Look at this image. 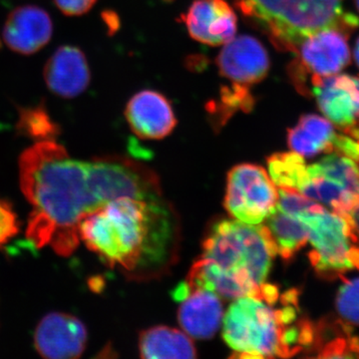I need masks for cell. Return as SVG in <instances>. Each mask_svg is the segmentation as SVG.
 Masks as SVG:
<instances>
[{"instance_id":"cell-23","label":"cell","mask_w":359,"mask_h":359,"mask_svg":"<svg viewBox=\"0 0 359 359\" xmlns=\"http://www.w3.org/2000/svg\"><path fill=\"white\" fill-rule=\"evenodd\" d=\"M16 128L20 134L39 142L54 140L59 133L57 124L43 106L20 109Z\"/></svg>"},{"instance_id":"cell-26","label":"cell","mask_w":359,"mask_h":359,"mask_svg":"<svg viewBox=\"0 0 359 359\" xmlns=\"http://www.w3.org/2000/svg\"><path fill=\"white\" fill-rule=\"evenodd\" d=\"M18 231V216L8 203L0 199V248L15 237Z\"/></svg>"},{"instance_id":"cell-13","label":"cell","mask_w":359,"mask_h":359,"mask_svg":"<svg viewBox=\"0 0 359 359\" xmlns=\"http://www.w3.org/2000/svg\"><path fill=\"white\" fill-rule=\"evenodd\" d=\"M193 39L219 46L235 39L237 15L226 0H194L182 16Z\"/></svg>"},{"instance_id":"cell-2","label":"cell","mask_w":359,"mask_h":359,"mask_svg":"<svg viewBox=\"0 0 359 359\" xmlns=\"http://www.w3.org/2000/svg\"><path fill=\"white\" fill-rule=\"evenodd\" d=\"M177 226L176 216L163 199L120 198L87 216L79 237L110 268L146 276L173 259Z\"/></svg>"},{"instance_id":"cell-4","label":"cell","mask_w":359,"mask_h":359,"mask_svg":"<svg viewBox=\"0 0 359 359\" xmlns=\"http://www.w3.org/2000/svg\"><path fill=\"white\" fill-rule=\"evenodd\" d=\"M273 306L252 297L233 299L223 320L224 340L233 358H290L311 344L313 330L308 323L290 327L297 320L295 309Z\"/></svg>"},{"instance_id":"cell-20","label":"cell","mask_w":359,"mask_h":359,"mask_svg":"<svg viewBox=\"0 0 359 359\" xmlns=\"http://www.w3.org/2000/svg\"><path fill=\"white\" fill-rule=\"evenodd\" d=\"M263 224L268 228L278 248V254L283 259H290L309 240L308 224L301 219L280 211L278 207Z\"/></svg>"},{"instance_id":"cell-19","label":"cell","mask_w":359,"mask_h":359,"mask_svg":"<svg viewBox=\"0 0 359 359\" xmlns=\"http://www.w3.org/2000/svg\"><path fill=\"white\" fill-rule=\"evenodd\" d=\"M141 356L148 359L196 358L197 351L186 332L176 328L155 327L141 332Z\"/></svg>"},{"instance_id":"cell-12","label":"cell","mask_w":359,"mask_h":359,"mask_svg":"<svg viewBox=\"0 0 359 359\" xmlns=\"http://www.w3.org/2000/svg\"><path fill=\"white\" fill-rule=\"evenodd\" d=\"M216 62L222 76L249 87L263 81L271 66L264 45L250 35H241L224 44Z\"/></svg>"},{"instance_id":"cell-15","label":"cell","mask_w":359,"mask_h":359,"mask_svg":"<svg viewBox=\"0 0 359 359\" xmlns=\"http://www.w3.org/2000/svg\"><path fill=\"white\" fill-rule=\"evenodd\" d=\"M53 25L49 14L34 6L14 9L4 27V40L16 53L32 55L50 41Z\"/></svg>"},{"instance_id":"cell-6","label":"cell","mask_w":359,"mask_h":359,"mask_svg":"<svg viewBox=\"0 0 359 359\" xmlns=\"http://www.w3.org/2000/svg\"><path fill=\"white\" fill-rule=\"evenodd\" d=\"M92 190L101 207L120 199H163L157 175L135 161L104 157L89 162Z\"/></svg>"},{"instance_id":"cell-7","label":"cell","mask_w":359,"mask_h":359,"mask_svg":"<svg viewBox=\"0 0 359 359\" xmlns=\"http://www.w3.org/2000/svg\"><path fill=\"white\" fill-rule=\"evenodd\" d=\"M278 189L259 165L241 164L229 172L224 208L248 224H261L278 207Z\"/></svg>"},{"instance_id":"cell-16","label":"cell","mask_w":359,"mask_h":359,"mask_svg":"<svg viewBox=\"0 0 359 359\" xmlns=\"http://www.w3.org/2000/svg\"><path fill=\"white\" fill-rule=\"evenodd\" d=\"M44 80L52 93L63 98H74L83 93L91 80L83 52L76 47H60L45 65Z\"/></svg>"},{"instance_id":"cell-8","label":"cell","mask_w":359,"mask_h":359,"mask_svg":"<svg viewBox=\"0 0 359 359\" xmlns=\"http://www.w3.org/2000/svg\"><path fill=\"white\" fill-rule=\"evenodd\" d=\"M290 63L289 74L295 88L302 95H309V82L314 77L339 74L351 63V50L346 33L325 29L304 40Z\"/></svg>"},{"instance_id":"cell-25","label":"cell","mask_w":359,"mask_h":359,"mask_svg":"<svg viewBox=\"0 0 359 359\" xmlns=\"http://www.w3.org/2000/svg\"><path fill=\"white\" fill-rule=\"evenodd\" d=\"M337 311L342 318L359 325V278L341 285L337 297Z\"/></svg>"},{"instance_id":"cell-10","label":"cell","mask_w":359,"mask_h":359,"mask_svg":"<svg viewBox=\"0 0 359 359\" xmlns=\"http://www.w3.org/2000/svg\"><path fill=\"white\" fill-rule=\"evenodd\" d=\"M309 226V241L316 252L311 262L320 271H346L353 268L349 259L348 223L344 217L327 210L302 218Z\"/></svg>"},{"instance_id":"cell-14","label":"cell","mask_w":359,"mask_h":359,"mask_svg":"<svg viewBox=\"0 0 359 359\" xmlns=\"http://www.w3.org/2000/svg\"><path fill=\"white\" fill-rule=\"evenodd\" d=\"M130 128L146 140H160L169 136L177 125L169 100L157 91L143 90L130 99L125 109Z\"/></svg>"},{"instance_id":"cell-29","label":"cell","mask_w":359,"mask_h":359,"mask_svg":"<svg viewBox=\"0 0 359 359\" xmlns=\"http://www.w3.org/2000/svg\"><path fill=\"white\" fill-rule=\"evenodd\" d=\"M354 60H355L356 65L359 68V39L355 44V48H354Z\"/></svg>"},{"instance_id":"cell-27","label":"cell","mask_w":359,"mask_h":359,"mask_svg":"<svg viewBox=\"0 0 359 359\" xmlns=\"http://www.w3.org/2000/svg\"><path fill=\"white\" fill-rule=\"evenodd\" d=\"M59 11L67 16H80L88 13L97 0H54Z\"/></svg>"},{"instance_id":"cell-3","label":"cell","mask_w":359,"mask_h":359,"mask_svg":"<svg viewBox=\"0 0 359 359\" xmlns=\"http://www.w3.org/2000/svg\"><path fill=\"white\" fill-rule=\"evenodd\" d=\"M278 248L261 224L222 219L212 224L203 252L185 280L190 292L205 289L226 299L252 297L275 304L278 287L266 283Z\"/></svg>"},{"instance_id":"cell-9","label":"cell","mask_w":359,"mask_h":359,"mask_svg":"<svg viewBox=\"0 0 359 359\" xmlns=\"http://www.w3.org/2000/svg\"><path fill=\"white\" fill-rule=\"evenodd\" d=\"M311 94L327 120L359 140V77L344 74L314 77L309 82Z\"/></svg>"},{"instance_id":"cell-18","label":"cell","mask_w":359,"mask_h":359,"mask_svg":"<svg viewBox=\"0 0 359 359\" xmlns=\"http://www.w3.org/2000/svg\"><path fill=\"white\" fill-rule=\"evenodd\" d=\"M337 135L334 125L327 118L304 115L294 128L287 130V143L292 152L313 157L321 152H334Z\"/></svg>"},{"instance_id":"cell-28","label":"cell","mask_w":359,"mask_h":359,"mask_svg":"<svg viewBox=\"0 0 359 359\" xmlns=\"http://www.w3.org/2000/svg\"><path fill=\"white\" fill-rule=\"evenodd\" d=\"M346 219L347 223L353 224V228H355V230L359 233V205L348 212Z\"/></svg>"},{"instance_id":"cell-30","label":"cell","mask_w":359,"mask_h":359,"mask_svg":"<svg viewBox=\"0 0 359 359\" xmlns=\"http://www.w3.org/2000/svg\"><path fill=\"white\" fill-rule=\"evenodd\" d=\"M356 6H358L359 11V0H355Z\"/></svg>"},{"instance_id":"cell-24","label":"cell","mask_w":359,"mask_h":359,"mask_svg":"<svg viewBox=\"0 0 359 359\" xmlns=\"http://www.w3.org/2000/svg\"><path fill=\"white\" fill-rule=\"evenodd\" d=\"M278 209L285 214L302 219L313 212L325 210L323 205L309 199L297 191L292 189L278 188Z\"/></svg>"},{"instance_id":"cell-17","label":"cell","mask_w":359,"mask_h":359,"mask_svg":"<svg viewBox=\"0 0 359 359\" xmlns=\"http://www.w3.org/2000/svg\"><path fill=\"white\" fill-rule=\"evenodd\" d=\"M180 302L178 320L186 334L197 339H212L224 320L221 297L212 290L198 289Z\"/></svg>"},{"instance_id":"cell-1","label":"cell","mask_w":359,"mask_h":359,"mask_svg":"<svg viewBox=\"0 0 359 359\" xmlns=\"http://www.w3.org/2000/svg\"><path fill=\"white\" fill-rule=\"evenodd\" d=\"M18 165L21 190L32 208L26 238L37 249L71 256L79 247L80 224L102 208L90 184L89 162L46 140L26 149Z\"/></svg>"},{"instance_id":"cell-21","label":"cell","mask_w":359,"mask_h":359,"mask_svg":"<svg viewBox=\"0 0 359 359\" xmlns=\"http://www.w3.org/2000/svg\"><path fill=\"white\" fill-rule=\"evenodd\" d=\"M255 102L249 86L233 83L223 87L219 100L212 101L207 105L212 126L216 130L221 129L238 111L245 113L252 111Z\"/></svg>"},{"instance_id":"cell-5","label":"cell","mask_w":359,"mask_h":359,"mask_svg":"<svg viewBox=\"0 0 359 359\" xmlns=\"http://www.w3.org/2000/svg\"><path fill=\"white\" fill-rule=\"evenodd\" d=\"M247 22L266 35L276 48L295 53L311 35L337 29L347 35L359 26L344 0H235Z\"/></svg>"},{"instance_id":"cell-22","label":"cell","mask_w":359,"mask_h":359,"mask_svg":"<svg viewBox=\"0 0 359 359\" xmlns=\"http://www.w3.org/2000/svg\"><path fill=\"white\" fill-rule=\"evenodd\" d=\"M306 170L309 174L320 175L339 182L349 192L359 197V168L351 158L335 153L306 166Z\"/></svg>"},{"instance_id":"cell-11","label":"cell","mask_w":359,"mask_h":359,"mask_svg":"<svg viewBox=\"0 0 359 359\" xmlns=\"http://www.w3.org/2000/svg\"><path fill=\"white\" fill-rule=\"evenodd\" d=\"M87 330L79 318L63 313L46 314L37 325L34 346L49 359H74L84 353Z\"/></svg>"}]
</instances>
